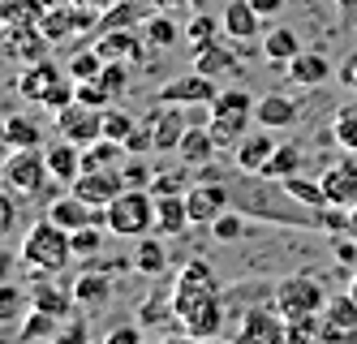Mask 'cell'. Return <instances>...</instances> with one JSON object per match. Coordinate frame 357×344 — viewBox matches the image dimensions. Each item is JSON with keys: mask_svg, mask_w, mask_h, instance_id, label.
<instances>
[{"mask_svg": "<svg viewBox=\"0 0 357 344\" xmlns=\"http://www.w3.org/2000/svg\"><path fill=\"white\" fill-rule=\"evenodd\" d=\"M172 314L194 340H211L224 327V306H220V280L207 262H185V271L172 284Z\"/></svg>", "mask_w": 357, "mask_h": 344, "instance_id": "6da1fadb", "label": "cell"}, {"mask_svg": "<svg viewBox=\"0 0 357 344\" xmlns=\"http://www.w3.org/2000/svg\"><path fill=\"white\" fill-rule=\"evenodd\" d=\"M69 258H78L73 254V232L61 228L56 220H39L26 228V241H22V262L43 280V276H56L69 267Z\"/></svg>", "mask_w": 357, "mask_h": 344, "instance_id": "7a4b0ae2", "label": "cell"}, {"mask_svg": "<svg viewBox=\"0 0 357 344\" xmlns=\"http://www.w3.org/2000/svg\"><path fill=\"white\" fill-rule=\"evenodd\" d=\"M271 310L284 323H305V319H319V314L327 310V293H323V284L310 271H297V276H284L275 284Z\"/></svg>", "mask_w": 357, "mask_h": 344, "instance_id": "3957f363", "label": "cell"}, {"mask_svg": "<svg viewBox=\"0 0 357 344\" xmlns=\"http://www.w3.org/2000/svg\"><path fill=\"white\" fill-rule=\"evenodd\" d=\"M254 99L250 91H241V87H233V91H220L215 95V103H211V121H207V129H211V138H215V147L220 151H237V142L250 134V121H254Z\"/></svg>", "mask_w": 357, "mask_h": 344, "instance_id": "277c9868", "label": "cell"}, {"mask_svg": "<svg viewBox=\"0 0 357 344\" xmlns=\"http://www.w3.org/2000/svg\"><path fill=\"white\" fill-rule=\"evenodd\" d=\"M104 220H108V232L116 237H146V232H155V194L151 190H121L108 211H104Z\"/></svg>", "mask_w": 357, "mask_h": 344, "instance_id": "5b68a950", "label": "cell"}, {"mask_svg": "<svg viewBox=\"0 0 357 344\" xmlns=\"http://www.w3.org/2000/svg\"><path fill=\"white\" fill-rule=\"evenodd\" d=\"M47 181H52V172H47V151L43 147L9 151V160H5V185H9L13 194H39Z\"/></svg>", "mask_w": 357, "mask_h": 344, "instance_id": "8992f818", "label": "cell"}, {"mask_svg": "<svg viewBox=\"0 0 357 344\" xmlns=\"http://www.w3.org/2000/svg\"><path fill=\"white\" fill-rule=\"evenodd\" d=\"M185 207H190V220L194 224H215L228 207H233V190L220 181V177H202V181H194L190 190H185Z\"/></svg>", "mask_w": 357, "mask_h": 344, "instance_id": "52a82bcc", "label": "cell"}, {"mask_svg": "<svg viewBox=\"0 0 357 344\" xmlns=\"http://www.w3.org/2000/svg\"><path fill=\"white\" fill-rule=\"evenodd\" d=\"M56 134L78 142V147H91L104 138V108H91V103H78L73 99L65 112H56Z\"/></svg>", "mask_w": 357, "mask_h": 344, "instance_id": "ba28073f", "label": "cell"}, {"mask_svg": "<svg viewBox=\"0 0 357 344\" xmlns=\"http://www.w3.org/2000/svg\"><path fill=\"white\" fill-rule=\"evenodd\" d=\"M215 95H220V91H215V77L190 69V73H181V77H172L168 87H160L155 103H176V108H190V103H198V108H207V103H215Z\"/></svg>", "mask_w": 357, "mask_h": 344, "instance_id": "9c48e42d", "label": "cell"}, {"mask_svg": "<svg viewBox=\"0 0 357 344\" xmlns=\"http://www.w3.org/2000/svg\"><path fill=\"white\" fill-rule=\"evenodd\" d=\"M319 181L327 190V207L353 216V211H357V160H349V151H344V160H336Z\"/></svg>", "mask_w": 357, "mask_h": 344, "instance_id": "30bf717a", "label": "cell"}, {"mask_svg": "<svg viewBox=\"0 0 357 344\" xmlns=\"http://www.w3.org/2000/svg\"><path fill=\"white\" fill-rule=\"evenodd\" d=\"M121 190H130L121 168H91V172H82L78 181L69 185V194H78V198L91 202V207H108Z\"/></svg>", "mask_w": 357, "mask_h": 344, "instance_id": "8fae6325", "label": "cell"}, {"mask_svg": "<svg viewBox=\"0 0 357 344\" xmlns=\"http://www.w3.org/2000/svg\"><path fill=\"white\" fill-rule=\"evenodd\" d=\"M65 69L56 65V61H31L26 69H22V77H17V95L22 99H26V103H39V108H43V103H47V95H52L61 82H65Z\"/></svg>", "mask_w": 357, "mask_h": 344, "instance_id": "7c38bea8", "label": "cell"}, {"mask_svg": "<svg viewBox=\"0 0 357 344\" xmlns=\"http://www.w3.org/2000/svg\"><path fill=\"white\" fill-rule=\"evenodd\" d=\"M233 344H289V323L275 310H245Z\"/></svg>", "mask_w": 357, "mask_h": 344, "instance_id": "4fadbf2b", "label": "cell"}, {"mask_svg": "<svg viewBox=\"0 0 357 344\" xmlns=\"http://www.w3.org/2000/svg\"><path fill=\"white\" fill-rule=\"evenodd\" d=\"M99 57L104 61H125V65H138L146 57V35L142 26H125V31H99Z\"/></svg>", "mask_w": 357, "mask_h": 344, "instance_id": "5bb4252c", "label": "cell"}, {"mask_svg": "<svg viewBox=\"0 0 357 344\" xmlns=\"http://www.w3.org/2000/svg\"><path fill=\"white\" fill-rule=\"evenodd\" d=\"M142 121L151 125V138H155V151H160V155H168V151H176V147H181L185 129H190L176 103H155V108H151Z\"/></svg>", "mask_w": 357, "mask_h": 344, "instance_id": "9a60e30c", "label": "cell"}, {"mask_svg": "<svg viewBox=\"0 0 357 344\" xmlns=\"http://www.w3.org/2000/svg\"><path fill=\"white\" fill-rule=\"evenodd\" d=\"M275 147H280V138H275V129H250V134L237 142V151H233V160H237V168L241 172H263L267 168V160L275 155Z\"/></svg>", "mask_w": 357, "mask_h": 344, "instance_id": "2e32d148", "label": "cell"}, {"mask_svg": "<svg viewBox=\"0 0 357 344\" xmlns=\"http://www.w3.org/2000/svg\"><path fill=\"white\" fill-rule=\"evenodd\" d=\"M263 13L250 5V0H228L224 5V35L233 39V43H250V39H263Z\"/></svg>", "mask_w": 357, "mask_h": 344, "instance_id": "e0dca14e", "label": "cell"}, {"mask_svg": "<svg viewBox=\"0 0 357 344\" xmlns=\"http://www.w3.org/2000/svg\"><path fill=\"white\" fill-rule=\"evenodd\" d=\"M297 117H301V103L293 95H280V91H271L254 103V121L263 129H289V125H297Z\"/></svg>", "mask_w": 357, "mask_h": 344, "instance_id": "ac0fdd59", "label": "cell"}, {"mask_svg": "<svg viewBox=\"0 0 357 344\" xmlns=\"http://www.w3.org/2000/svg\"><path fill=\"white\" fill-rule=\"evenodd\" d=\"M43 47H47V35H43V26H5V52L13 61H43Z\"/></svg>", "mask_w": 357, "mask_h": 344, "instance_id": "d6986e66", "label": "cell"}, {"mask_svg": "<svg viewBox=\"0 0 357 344\" xmlns=\"http://www.w3.org/2000/svg\"><path fill=\"white\" fill-rule=\"evenodd\" d=\"M194 220H190V207H185V194H160L155 198V232L160 237H181L185 228H190Z\"/></svg>", "mask_w": 357, "mask_h": 344, "instance_id": "ffe728a7", "label": "cell"}, {"mask_svg": "<svg viewBox=\"0 0 357 344\" xmlns=\"http://www.w3.org/2000/svg\"><path fill=\"white\" fill-rule=\"evenodd\" d=\"M245 47V43H237ZM237 47H228V43H202L194 47V69L198 73H207V77H224V73H237Z\"/></svg>", "mask_w": 357, "mask_h": 344, "instance_id": "44dd1931", "label": "cell"}, {"mask_svg": "<svg viewBox=\"0 0 357 344\" xmlns=\"http://www.w3.org/2000/svg\"><path fill=\"white\" fill-rule=\"evenodd\" d=\"M47 172H52V181H61V185H73L82 177V147L69 142V138L47 147Z\"/></svg>", "mask_w": 357, "mask_h": 344, "instance_id": "7402d4cb", "label": "cell"}, {"mask_svg": "<svg viewBox=\"0 0 357 344\" xmlns=\"http://www.w3.org/2000/svg\"><path fill=\"white\" fill-rule=\"evenodd\" d=\"M134 267L142 276H164L168 271V237L160 232H146L134 241Z\"/></svg>", "mask_w": 357, "mask_h": 344, "instance_id": "603a6c76", "label": "cell"}, {"mask_svg": "<svg viewBox=\"0 0 357 344\" xmlns=\"http://www.w3.org/2000/svg\"><path fill=\"white\" fill-rule=\"evenodd\" d=\"M215 138H211V129H202V125H190L185 129V138H181V147H176V155H181V164H190V168H207L211 160H215Z\"/></svg>", "mask_w": 357, "mask_h": 344, "instance_id": "cb8c5ba5", "label": "cell"}, {"mask_svg": "<svg viewBox=\"0 0 357 344\" xmlns=\"http://www.w3.org/2000/svg\"><path fill=\"white\" fill-rule=\"evenodd\" d=\"M284 73L293 77L297 87H323L336 69H331V61L323 57V52H301V57H293V61H289V69H284Z\"/></svg>", "mask_w": 357, "mask_h": 344, "instance_id": "d4e9b609", "label": "cell"}, {"mask_svg": "<svg viewBox=\"0 0 357 344\" xmlns=\"http://www.w3.org/2000/svg\"><path fill=\"white\" fill-rule=\"evenodd\" d=\"M301 39H297V31L293 26H271V31L263 35V57L271 61V65H289L293 57H301Z\"/></svg>", "mask_w": 357, "mask_h": 344, "instance_id": "484cf974", "label": "cell"}, {"mask_svg": "<svg viewBox=\"0 0 357 344\" xmlns=\"http://www.w3.org/2000/svg\"><path fill=\"white\" fill-rule=\"evenodd\" d=\"M108 297H112V284L99 271H82L73 280V301H78V310H99Z\"/></svg>", "mask_w": 357, "mask_h": 344, "instance_id": "4316f807", "label": "cell"}, {"mask_svg": "<svg viewBox=\"0 0 357 344\" xmlns=\"http://www.w3.org/2000/svg\"><path fill=\"white\" fill-rule=\"evenodd\" d=\"M31 306L47 310V314H56V319H69V310L78 306V301H73V288H56V284H47V276H43L39 288L31 293Z\"/></svg>", "mask_w": 357, "mask_h": 344, "instance_id": "83f0119b", "label": "cell"}, {"mask_svg": "<svg viewBox=\"0 0 357 344\" xmlns=\"http://www.w3.org/2000/svg\"><path fill=\"white\" fill-rule=\"evenodd\" d=\"M5 147H9V151H22V147H43V125H39V121H31V117H22V112H13V117L5 121Z\"/></svg>", "mask_w": 357, "mask_h": 344, "instance_id": "f1b7e54d", "label": "cell"}, {"mask_svg": "<svg viewBox=\"0 0 357 344\" xmlns=\"http://www.w3.org/2000/svg\"><path fill=\"white\" fill-rule=\"evenodd\" d=\"M61 323H65V319H56V314H47V310H39V306H31V314H26V323H22V331H17V344L52 340V336L61 331Z\"/></svg>", "mask_w": 357, "mask_h": 344, "instance_id": "f546056e", "label": "cell"}, {"mask_svg": "<svg viewBox=\"0 0 357 344\" xmlns=\"http://www.w3.org/2000/svg\"><path fill=\"white\" fill-rule=\"evenodd\" d=\"M47 5L43 0H0V22L5 26H35L43 22Z\"/></svg>", "mask_w": 357, "mask_h": 344, "instance_id": "4dcf8cb0", "label": "cell"}, {"mask_svg": "<svg viewBox=\"0 0 357 344\" xmlns=\"http://www.w3.org/2000/svg\"><path fill=\"white\" fill-rule=\"evenodd\" d=\"M142 35H146V43H151V47H172L185 31L172 22V13H164V9H160V13H151V17L142 22Z\"/></svg>", "mask_w": 357, "mask_h": 344, "instance_id": "1f68e13d", "label": "cell"}, {"mask_svg": "<svg viewBox=\"0 0 357 344\" xmlns=\"http://www.w3.org/2000/svg\"><path fill=\"white\" fill-rule=\"evenodd\" d=\"M297 168H301V147H293V142H280V147H275V155L267 160V168H263L259 177H267V181H289Z\"/></svg>", "mask_w": 357, "mask_h": 344, "instance_id": "d6a6232c", "label": "cell"}, {"mask_svg": "<svg viewBox=\"0 0 357 344\" xmlns=\"http://www.w3.org/2000/svg\"><path fill=\"white\" fill-rule=\"evenodd\" d=\"M331 142L349 155H357V103H344V108L331 117Z\"/></svg>", "mask_w": 357, "mask_h": 344, "instance_id": "836d02e7", "label": "cell"}, {"mask_svg": "<svg viewBox=\"0 0 357 344\" xmlns=\"http://www.w3.org/2000/svg\"><path fill=\"white\" fill-rule=\"evenodd\" d=\"M284 190L293 194V202H301V207H310V211H323L327 207V190H323V181H301L297 172L289 177V181H280Z\"/></svg>", "mask_w": 357, "mask_h": 344, "instance_id": "e575fe53", "label": "cell"}, {"mask_svg": "<svg viewBox=\"0 0 357 344\" xmlns=\"http://www.w3.org/2000/svg\"><path fill=\"white\" fill-rule=\"evenodd\" d=\"M151 13H142L138 5H130V0H116V5L104 9V22H99V31H125V26H142Z\"/></svg>", "mask_w": 357, "mask_h": 344, "instance_id": "d590c367", "label": "cell"}, {"mask_svg": "<svg viewBox=\"0 0 357 344\" xmlns=\"http://www.w3.org/2000/svg\"><path fill=\"white\" fill-rule=\"evenodd\" d=\"M104 57H99V47H91V52H73L69 57V65H65V73L73 77V82H91V77H99L104 73Z\"/></svg>", "mask_w": 357, "mask_h": 344, "instance_id": "8d00e7d4", "label": "cell"}, {"mask_svg": "<svg viewBox=\"0 0 357 344\" xmlns=\"http://www.w3.org/2000/svg\"><path fill=\"white\" fill-rule=\"evenodd\" d=\"M220 31H224V17H215V13H194L190 26H185V39L194 47H202V43H215Z\"/></svg>", "mask_w": 357, "mask_h": 344, "instance_id": "74e56055", "label": "cell"}, {"mask_svg": "<svg viewBox=\"0 0 357 344\" xmlns=\"http://www.w3.org/2000/svg\"><path fill=\"white\" fill-rule=\"evenodd\" d=\"M323 319H327L331 327L357 331V301H353V293H349V297H331V301H327V310H323Z\"/></svg>", "mask_w": 357, "mask_h": 344, "instance_id": "f35d334b", "label": "cell"}, {"mask_svg": "<svg viewBox=\"0 0 357 344\" xmlns=\"http://www.w3.org/2000/svg\"><path fill=\"white\" fill-rule=\"evenodd\" d=\"M134 125H138V117H130L125 108H104V138H112V142H125L134 134Z\"/></svg>", "mask_w": 357, "mask_h": 344, "instance_id": "ab89813d", "label": "cell"}, {"mask_svg": "<svg viewBox=\"0 0 357 344\" xmlns=\"http://www.w3.org/2000/svg\"><path fill=\"white\" fill-rule=\"evenodd\" d=\"M241 232H245V220L237 216V211H233V207H228V211H224V216H220V220L211 224V237H215V241H220V246H233V241H241Z\"/></svg>", "mask_w": 357, "mask_h": 344, "instance_id": "60d3db41", "label": "cell"}, {"mask_svg": "<svg viewBox=\"0 0 357 344\" xmlns=\"http://www.w3.org/2000/svg\"><path fill=\"white\" fill-rule=\"evenodd\" d=\"M130 69H134V65H125V61H108L104 73H99V82H104V91H108L112 99H121L125 87H130Z\"/></svg>", "mask_w": 357, "mask_h": 344, "instance_id": "b9f144b4", "label": "cell"}, {"mask_svg": "<svg viewBox=\"0 0 357 344\" xmlns=\"http://www.w3.org/2000/svg\"><path fill=\"white\" fill-rule=\"evenodd\" d=\"M190 168V164H185ZM185 168H176V172H155V181H151V194H185L190 190V172Z\"/></svg>", "mask_w": 357, "mask_h": 344, "instance_id": "7bdbcfd3", "label": "cell"}, {"mask_svg": "<svg viewBox=\"0 0 357 344\" xmlns=\"http://www.w3.org/2000/svg\"><path fill=\"white\" fill-rule=\"evenodd\" d=\"M99 250H104V232H99V224H86V228L73 232V254L78 258H91Z\"/></svg>", "mask_w": 357, "mask_h": 344, "instance_id": "ee69618b", "label": "cell"}, {"mask_svg": "<svg viewBox=\"0 0 357 344\" xmlns=\"http://www.w3.org/2000/svg\"><path fill=\"white\" fill-rule=\"evenodd\" d=\"M121 172H125V185H134V190H151V181H155V168H151L142 155H134Z\"/></svg>", "mask_w": 357, "mask_h": 344, "instance_id": "f6af8a7d", "label": "cell"}, {"mask_svg": "<svg viewBox=\"0 0 357 344\" xmlns=\"http://www.w3.org/2000/svg\"><path fill=\"white\" fill-rule=\"evenodd\" d=\"M78 103H91V108H112V95L104 91V82L99 77H91V82H78Z\"/></svg>", "mask_w": 357, "mask_h": 344, "instance_id": "bcb514c9", "label": "cell"}, {"mask_svg": "<svg viewBox=\"0 0 357 344\" xmlns=\"http://www.w3.org/2000/svg\"><path fill=\"white\" fill-rule=\"evenodd\" d=\"M121 147H125V155H151V151H155V138H151V125H146V121H138V125H134V134L125 138Z\"/></svg>", "mask_w": 357, "mask_h": 344, "instance_id": "7dc6e473", "label": "cell"}, {"mask_svg": "<svg viewBox=\"0 0 357 344\" xmlns=\"http://www.w3.org/2000/svg\"><path fill=\"white\" fill-rule=\"evenodd\" d=\"M47 344H91V327H86V319H69Z\"/></svg>", "mask_w": 357, "mask_h": 344, "instance_id": "c3c4849f", "label": "cell"}, {"mask_svg": "<svg viewBox=\"0 0 357 344\" xmlns=\"http://www.w3.org/2000/svg\"><path fill=\"white\" fill-rule=\"evenodd\" d=\"M22 306H26V297H22L13 284H5V288H0V314H5V319H17V314H22Z\"/></svg>", "mask_w": 357, "mask_h": 344, "instance_id": "681fc988", "label": "cell"}, {"mask_svg": "<svg viewBox=\"0 0 357 344\" xmlns=\"http://www.w3.org/2000/svg\"><path fill=\"white\" fill-rule=\"evenodd\" d=\"M104 340H108V344H142V327H138V323H125V327L108 331Z\"/></svg>", "mask_w": 357, "mask_h": 344, "instance_id": "f907efd6", "label": "cell"}, {"mask_svg": "<svg viewBox=\"0 0 357 344\" xmlns=\"http://www.w3.org/2000/svg\"><path fill=\"white\" fill-rule=\"evenodd\" d=\"M336 77H340L349 91H357V52H349V57L336 65Z\"/></svg>", "mask_w": 357, "mask_h": 344, "instance_id": "816d5d0a", "label": "cell"}, {"mask_svg": "<svg viewBox=\"0 0 357 344\" xmlns=\"http://www.w3.org/2000/svg\"><path fill=\"white\" fill-rule=\"evenodd\" d=\"M250 5H254V9H259V13H263L267 22H275L280 13H284V5H289V0H250Z\"/></svg>", "mask_w": 357, "mask_h": 344, "instance_id": "f5cc1de1", "label": "cell"}, {"mask_svg": "<svg viewBox=\"0 0 357 344\" xmlns=\"http://www.w3.org/2000/svg\"><path fill=\"white\" fill-rule=\"evenodd\" d=\"M13 220H17V202L13 198H0V228L13 232Z\"/></svg>", "mask_w": 357, "mask_h": 344, "instance_id": "db71d44e", "label": "cell"}, {"mask_svg": "<svg viewBox=\"0 0 357 344\" xmlns=\"http://www.w3.org/2000/svg\"><path fill=\"white\" fill-rule=\"evenodd\" d=\"M151 5H155V9H164V13H172V9H190L194 0H151Z\"/></svg>", "mask_w": 357, "mask_h": 344, "instance_id": "11a10c76", "label": "cell"}, {"mask_svg": "<svg viewBox=\"0 0 357 344\" xmlns=\"http://www.w3.org/2000/svg\"><path fill=\"white\" fill-rule=\"evenodd\" d=\"M73 5H95V9H108V5H116V0H73Z\"/></svg>", "mask_w": 357, "mask_h": 344, "instance_id": "9f6ffc18", "label": "cell"}, {"mask_svg": "<svg viewBox=\"0 0 357 344\" xmlns=\"http://www.w3.org/2000/svg\"><path fill=\"white\" fill-rule=\"evenodd\" d=\"M164 344H194V336L185 331V336H176V340H164Z\"/></svg>", "mask_w": 357, "mask_h": 344, "instance_id": "6f0895ef", "label": "cell"}, {"mask_svg": "<svg viewBox=\"0 0 357 344\" xmlns=\"http://www.w3.org/2000/svg\"><path fill=\"white\" fill-rule=\"evenodd\" d=\"M349 293H353V301H357V276H353V288H349Z\"/></svg>", "mask_w": 357, "mask_h": 344, "instance_id": "680465c9", "label": "cell"}, {"mask_svg": "<svg viewBox=\"0 0 357 344\" xmlns=\"http://www.w3.org/2000/svg\"><path fill=\"white\" fill-rule=\"evenodd\" d=\"M91 344H108V340H91Z\"/></svg>", "mask_w": 357, "mask_h": 344, "instance_id": "91938a15", "label": "cell"}, {"mask_svg": "<svg viewBox=\"0 0 357 344\" xmlns=\"http://www.w3.org/2000/svg\"><path fill=\"white\" fill-rule=\"evenodd\" d=\"M194 5H202V0H194Z\"/></svg>", "mask_w": 357, "mask_h": 344, "instance_id": "94428289", "label": "cell"}, {"mask_svg": "<svg viewBox=\"0 0 357 344\" xmlns=\"http://www.w3.org/2000/svg\"><path fill=\"white\" fill-rule=\"evenodd\" d=\"M142 344H146V340H142Z\"/></svg>", "mask_w": 357, "mask_h": 344, "instance_id": "6125c7cd", "label": "cell"}]
</instances>
